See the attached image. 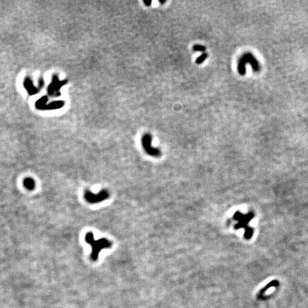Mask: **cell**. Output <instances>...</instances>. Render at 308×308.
I'll return each mask as SVG.
<instances>
[{
    "mask_svg": "<svg viewBox=\"0 0 308 308\" xmlns=\"http://www.w3.org/2000/svg\"><path fill=\"white\" fill-rule=\"evenodd\" d=\"M193 50L195 52H205L206 50V47L205 46L200 44H195L193 47Z\"/></svg>",
    "mask_w": 308,
    "mask_h": 308,
    "instance_id": "cell-10",
    "label": "cell"
},
{
    "mask_svg": "<svg viewBox=\"0 0 308 308\" xmlns=\"http://www.w3.org/2000/svg\"><path fill=\"white\" fill-rule=\"evenodd\" d=\"M207 57H208V54L203 53V54H201L200 57H198L197 58V59H196V63H197V64H201V63H203L204 61L207 59Z\"/></svg>",
    "mask_w": 308,
    "mask_h": 308,
    "instance_id": "cell-9",
    "label": "cell"
},
{
    "mask_svg": "<svg viewBox=\"0 0 308 308\" xmlns=\"http://www.w3.org/2000/svg\"><path fill=\"white\" fill-rule=\"evenodd\" d=\"M24 186H25L26 189L32 190L35 188V181L33 179L31 178H26V179L24 180L23 181Z\"/></svg>",
    "mask_w": 308,
    "mask_h": 308,
    "instance_id": "cell-8",
    "label": "cell"
},
{
    "mask_svg": "<svg viewBox=\"0 0 308 308\" xmlns=\"http://www.w3.org/2000/svg\"><path fill=\"white\" fill-rule=\"evenodd\" d=\"M85 240L91 247V253L90 257L93 261H97L99 258L100 252L103 249L110 248L112 246V243L107 238H101L99 240H95L93 233L89 232L85 236Z\"/></svg>",
    "mask_w": 308,
    "mask_h": 308,
    "instance_id": "cell-1",
    "label": "cell"
},
{
    "mask_svg": "<svg viewBox=\"0 0 308 308\" xmlns=\"http://www.w3.org/2000/svg\"><path fill=\"white\" fill-rule=\"evenodd\" d=\"M246 64L247 63L245 61H244V59L242 57H240V59H239L238 63V73L240 74L241 76H244L246 73V69H245Z\"/></svg>",
    "mask_w": 308,
    "mask_h": 308,
    "instance_id": "cell-7",
    "label": "cell"
},
{
    "mask_svg": "<svg viewBox=\"0 0 308 308\" xmlns=\"http://www.w3.org/2000/svg\"><path fill=\"white\" fill-rule=\"evenodd\" d=\"M158 2L160 4H165L166 2V0H164V1H161V0H159Z\"/></svg>",
    "mask_w": 308,
    "mask_h": 308,
    "instance_id": "cell-12",
    "label": "cell"
},
{
    "mask_svg": "<svg viewBox=\"0 0 308 308\" xmlns=\"http://www.w3.org/2000/svg\"><path fill=\"white\" fill-rule=\"evenodd\" d=\"M254 216L255 215L253 212H249L248 214L245 215L239 211H236L233 216V219L238 221V223L234 225L235 229L238 230L240 229V228L245 229L244 237H245L246 240H250L253 235L254 229L252 227H250L248 224L249 222L253 218Z\"/></svg>",
    "mask_w": 308,
    "mask_h": 308,
    "instance_id": "cell-2",
    "label": "cell"
},
{
    "mask_svg": "<svg viewBox=\"0 0 308 308\" xmlns=\"http://www.w3.org/2000/svg\"><path fill=\"white\" fill-rule=\"evenodd\" d=\"M143 3H144L146 5V6L149 7V6H151V3H152V2H151V1H146V0H144V1H143Z\"/></svg>",
    "mask_w": 308,
    "mask_h": 308,
    "instance_id": "cell-11",
    "label": "cell"
},
{
    "mask_svg": "<svg viewBox=\"0 0 308 308\" xmlns=\"http://www.w3.org/2000/svg\"><path fill=\"white\" fill-rule=\"evenodd\" d=\"M151 141H152V136L149 134H146L142 138V146L143 149L148 155L153 156V157H160L161 156V150L157 148L151 146Z\"/></svg>",
    "mask_w": 308,
    "mask_h": 308,
    "instance_id": "cell-4",
    "label": "cell"
},
{
    "mask_svg": "<svg viewBox=\"0 0 308 308\" xmlns=\"http://www.w3.org/2000/svg\"><path fill=\"white\" fill-rule=\"evenodd\" d=\"M241 57L243 58L246 63H250L252 66L254 71L258 72L261 70V66H260L258 61L256 59V57L251 53H246V54H243Z\"/></svg>",
    "mask_w": 308,
    "mask_h": 308,
    "instance_id": "cell-5",
    "label": "cell"
},
{
    "mask_svg": "<svg viewBox=\"0 0 308 308\" xmlns=\"http://www.w3.org/2000/svg\"><path fill=\"white\" fill-rule=\"evenodd\" d=\"M278 285H279L278 280H272L271 282H270L269 283L267 284V285H265L264 288H262L261 290L258 292V293H257V295H256L257 299V300H262L265 292H266L267 290H269L270 288H274V287H277Z\"/></svg>",
    "mask_w": 308,
    "mask_h": 308,
    "instance_id": "cell-6",
    "label": "cell"
},
{
    "mask_svg": "<svg viewBox=\"0 0 308 308\" xmlns=\"http://www.w3.org/2000/svg\"><path fill=\"white\" fill-rule=\"evenodd\" d=\"M84 198L88 203L94 204L99 203L109 198V193L107 190H102L98 193H94L89 190L84 192Z\"/></svg>",
    "mask_w": 308,
    "mask_h": 308,
    "instance_id": "cell-3",
    "label": "cell"
}]
</instances>
